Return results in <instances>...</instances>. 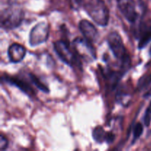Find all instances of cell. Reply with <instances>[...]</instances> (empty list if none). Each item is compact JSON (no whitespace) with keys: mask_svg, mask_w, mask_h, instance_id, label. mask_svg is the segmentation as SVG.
I'll use <instances>...</instances> for the list:
<instances>
[{"mask_svg":"<svg viewBox=\"0 0 151 151\" xmlns=\"http://www.w3.org/2000/svg\"><path fill=\"white\" fill-rule=\"evenodd\" d=\"M85 9L88 16L100 26L105 27L109 20V11L106 2L103 0H89L85 4Z\"/></svg>","mask_w":151,"mask_h":151,"instance_id":"1","label":"cell"},{"mask_svg":"<svg viewBox=\"0 0 151 151\" xmlns=\"http://www.w3.org/2000/svg\"><path fill=\"white\" fill-rule=\"evenodd\" d=\"M107 41L114 55L120 60L122 64H128L130 62L129 56L119 34L116 32H110L108 35Z\"/></svg>","mask_w":151,"mask_h":151,"instance_id":"2","label":"cell"},{"mask_svg":"<svg viewBox=\"0 0 151 151\" xmlns=\"http://www.w3.org/2000/svg\"><path fill=\"white\" fill-rule=\"evenodd\" d=\"M1 27L3 29H12L18 27L22 24L24 13L18 8H7L1 13Z\"/></svg>","mask_w":151,"mask_h":151,"instance_id":"3","label":"cell"},{"mask_svg":"<svg viewBox=\"0 0 151 151\" xmlns=\"http://www.w3.org/2000/svg\"><path fill=\"white\" fill-rule=\"evenodd\" d=\"M50 27L47 22H39L33 27L29 32V42L32 47L45 42L49 37Z\"/></svg>","mask_w":151,"mask_h":151,"instance_id":"4","label":"cell"},{"mask_svg":"<svg viewBox=\"0 0 151 151\" xmlns=\"http://www.w3.org/2000/svg\"><path fill=\"white\" fill-rule=\"evenodd\" d=\"M74 47L76 50L77 55L80 56L86 61H91L95 59V52L91 46L85 38H76L74 41Z\"/></svg>","mask_w":151,"mask_h":151,"instance_id":"5","label":"cell"},{"mask_svg":"<svg viewBox=\"0 0 151 151\" xmlns=\"http://www.w3.org/2000/svg\"><path fill=\"white\" fill-rule=\"evenodd\" d=\"M53 47L55 52L63 63L69 66L73 65V63H75V55L71 51V49L67 42L64 41H57L53 44Z\"/></svg>","mask_w":151,"mask_h":151,"instance_id":"6","label":"cell"},{"mask_svg":"<svg viewBox=\"0 0 151 151\" xmlns=\"http://www.w3.org/2000/svg\"><path fill=\"white\" fill-rule=\"evenodd\" d=\"M117 6L124 17L131 23H134L137 19L136 4L134 0H117Z\"/></svg>","mask_w":151,"mask_h":151,"instance_id":"7","label":"cell"},{"mask_svg":"<svg viewBox=\"0 0 151 151\" xmlns=\"http://www.w3.org/2000/svg\"><path fill=\"white\" fill-rule=\"evenodd\" d=\"M79 28L82 32L83 38L90 43H94L99 37L98 30L92 23L87 20H81L79 24Z\"/></svg>","mask_w":151,"mask_h":151,"instance_id":"8","label":"cell"},{"mask_svg":"<svg viewBox=\"0 0 151 151\" xmlns=\"http://www.w3.org/2000/svg\"><path fill=\"white\" fill-rule=\"evenodd\" d=\"M26 55V49L19 44H13L9 47L7 55L12 63H19L22 61Z\"/></svg>","mask_w":151,"mask_h":151,"instance_id":"9","label":"cell"},{"mask_svg":"<svg viewBox=\"0 0 151 151\" xmlns=\"http://www.w3.org/2000/svg\"><path fill=\"white\" fill-rule=\"evenodd\" d=\"M151 41V24H142L140 27V38L139 47H145Z\"/></svg>","mask_w":151,"mask_h":151,"instance_id":"10","label":"cell"},{"mask_svg":"<svg viewBox=\"0 0 151 151\" xmlns=\"http://www.w3.org/2000/svg\"><path fill=\"white\" fill-rule=\"evenodd\" d=\"M4 81H7V82L10 83V84H13V85L16 86H17L18 88H20L22 91H23L24 92L26 93V94H29L30 95L33 91L32 89L31 88V87L28 85L27 83L24 82L22 81V80H19L18 78H11V77H6L4 78Z\"/></svg>","mask_w":151,"mask_h":151,"instance_id":"11","label":"cell"},{"mask_svg":"<svg viewBox=\"0 0 151 151\" xmlns=\"http://www.w3.org/2000/svg\"><path fill=\"white\" fill-rule=\"evenodd\" d=\"M109 133L106 132L103 127L97 126L93 131V138L97 142L102 143L104 141H107Z\"/></svg>","mask_w":151,"mask_h":151,"instance_id":"12","label":"cell"},{"mask_svg":"<svg viewBox=\"0 0 151 151\" xmlns=\"http://www.w3.org/2000/svg\"><path fill=\"white\" fill-rule=\"evenodd\" d=\"M29 78H30V80H31V81L32 82V83H33L34 85L37 87V88H39L40 90H41V91H43L44 92H45V93L49 92V89H48V88H47V86L44 85L42 82H41V81H40V80L38 79L36 76H35V75H31V74L29 75Z\"/></svg>","mask_w":151,"mask_h":151,"instance_id":"13","label":"cell"},{"mask_svg":"<svg viewBox=\"0 0 151 151\" xmlns=\"http://www.w3.org/2000/svg\"><path fill=\"white\" fill-rule=\"evenodd\" d=\"M143 133V126L141 123L138 122V123L136 124V125L134 126V140H133V142H134L135 141H137Z\"/></svg>","mask_w":151,"mask_h":151,"instance_id":"14","label":"cell"},{"mask_svg":"<svg viewBox=\"0 0 151 151\" xmlns=\"http://www.w3.org/2000/svg\"><path fill=\"white\" fill-rule=\"evenodd\" d=\"M144 122L146 126H149L151 122V102L149 104V106L147 107L146 110L145 114L144 116Z\"/></svg>","mask_w":151,"mask_h":151,"instance_id":"15","label":"cell"},{"mask_svg":"<svg viewBox=\"0 0 151 151\" xmlns=\"http://www.w3.org/2000/svg\"><path fill=\"white\" fill-rule=\"evenodd\" d=\"M0 139H1L0 140V149H1V150H5L7 147V146H8V141H7V139H6L2 134L1 135Z\"/></svg>","mask_w":151,"mask_h":151,"instance_id":"16","label":"cell"},{"mask_svg":"<svg viewBox=\"0 0 151 151\" xmlns=\"http://www.w3.org/2000/svg\"><path fill=\"white\" fill-rule=\"evenodd\" d=\"M83 0H71L72 6H73L75 8H78L83 3Z\"/></svg>","mask_w":151,"mask_h":151,"instance_id":"17","label":"cell"}]
</instances>
